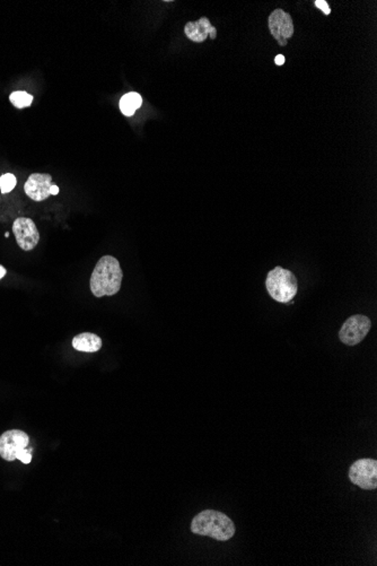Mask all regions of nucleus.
<instances>
[{"instance_id":"nucleus-9","label":"nucleus","mask_w":377,"mask_h":566,"mask_svg":"<svg viewBox=\"0 0 377 566\" xmlns=\"http://www.w3.org/2000/svg\"><path fill=\"white\" fill-rule=\"evenodd\" d=\"M52 177L50 175H42V173H33L29 175L27 181L24 185V190L25 194L29 196L32 201H42L48 199L50 194V188H51Z\"/></svg>"},{"instance_id":"nucleus-2","label":"nucleus","mask_w":377,"mask_h":566,"mask_svg":"<svg viewBox=\"0 0 377 566\" xmlns=\"http://www.w3.org/2000/svg\"><path fill=\"white\" fill-rule=\"evenodd\" d=\"M191 531L199 536H207L216 541H227L235 535V524L232 519L216 510H205L194 517Z\"/></svg>"},{"instance_id":"nucleus-18","label":"nucleus","mask_w":377,"mask_h":566,"mask_svg":"<svg viewBox=\"0 0 377 566\" xmlns=\"http://www.w3.org/2000/svg\"><path fill=\"white\" fill-rule=\"evenodd\" d=\"M59 194V187L58 185H52L51 188H50V194L52 196H55V194Z\"/></svg>"},{"instance_id":"nucleus-5","label":"nucleus","mask_w":377,"mask_h":566,"mask_svg":"<svg viewBox=\"0 0 377 566\" xmlns=\"http://www.w3.org/2000/svg\"><path fill=\"white\" fill-rule=\"evenodd\" d=\"M371 327L369 318L363 314H356L342 324L341 329L339 331V338L347 346H355L367 336Z\"/></svg>"},{"instance_id":"nucleus-6","label":"nucleus","mask_w":377,"mask_h":566,"mask_svg":"<svg viewBox=\"0 0 377 566\" xmlns=\"http://www.w3.org/2000/svg\"><path fill=\"white\" fill-rule=\"evenodd\" d=\"M29 437L21 430H7L0 435V456L6 461L17 459V454L29 447Z\"/></svg>"},{"instance_id":"nucleus-4","label":"nucleus","mask_w":377,"mask_h":566,"mask_svg":"<svg viewBox=\"0 0 377 566\" xmlns=\"http://www.w3.org/2000/svg\"><path fill=\"white\" fill-rule=\"evenodd\" d=\"M349 479L354 485L365 491H373L377 487V461L371 458L359 459L349 468Z\"/></svg>"},{"instance_id":"nucleus-11","label":"nucleus","mask_w":377,"mask_h":566,"mask_svg":"<svg viewBox=\"0 0 377 566\" xmlns=\"http://www.w3.org/2000/svg\"><path fill=\"white\" fill-rule=\"evenodd\" d=\"M73 347L75 350L84 352V353H95L101 350L102 339L95 333H79L74 337Z\"/></svg>"},{"instance_id":"nucleus-17","label":"nucleus","mask_w":377,"mask_h":566,"mask_svg":"<svg viewBox=\"0 0 377 566\" xmlns=\"http://www.w3.org/2000/svg\"><path fill=\"white\" fill-rule=\"evenodd\" d=\"M274 62H276V65L281 66L284 65L285 64V57L283 55H279L276 57L274 59Z\"/></svg>"},{"instance_id":"nucleus-12","label":"nucleus","mask_w":377,"mask_h":566,"mask_svg":"<svg viewBox=\"0 0 377 566\" xmlns=\"http://www.w3.org/2000/svg\"><path fill=\"white\" fill-rule=\"evenodd\" d=\"M142 99L140 94L135 92H130L128 94L123 95L120 100V110L127 117H131L135 114V111L142 107Z\"/></svg>"},{"instance_id":"nucleus-15","label":"nucleus","mask_w":377,"mask_h":566,"mask_svg":"<svg viewBox=\"0 0 377 566\" xmlns=\"http://www.w3.org/2000/svg\"><path fill=\"white\" fill-rule=\"evenodd\" d=\"M17 459L21 460L23 463H31L32 461V454H31V449H23L22 451H20V453L17 454Z\"/></svg>"},{"instance_id":"nucleus-10","label":"nucleus","mask_w":377,"mask_h":566,"mask_svg":"<svg viewBox=\"0 0 377 566\" xmlns=\"http://www.w3.org/2000/svg\"><path fill=\"white\" fill-rule=\"evenodd\" d=\"M184 33L194 42L201 43L208 39L216 38L217 29L210 24L207 17H201L197 22H189L184 27Z\"/></svg>"},{"instance_id":"nucleus-1","label":"nucleus","mask_w":377,"mask_h":566,"mask_svg":"<svg viewBox=\"0 0 377 566\" xmlns=\"http://www.w3.org/2000/svg\"><path fill=\"white\" fill-rule=\"evenodd\" d=\"M122 277V269L118 259L112 256L102 257L90 276V291L96 298L116 295L121 288Z\"/></svg>"},{"instance_id":"nucleus-8","label":"nucleus","mask_w":377,"mask_h":566,"mask_svg":"<svg viewBox=\"0 0 377 566\" xmlns=\"http://www.w3.org/2000/svg\"><path fill=\"white\" fill-rule=\"evenodd\" d=\"M268 24L271 36L277 40L278 44L286 46L294 34V23L289 14L283 10H274L269 16Z\"/></svg>"},{"instance_id":"nucleus-19","label":"nucleus","mask_w":377,"mask_h":566,"mask_svg":"<svg viewBox=\"0 0 377 566\" xmlns=\"http://www.w3.org/2000/svg\"><path fill=\"white\" fill-rule=\"evenodd\" d=\"M6 268H5L3 266L0 265V279H3V277H5V275H6Z\"/></svg>"},{"instance_id":"nucleus-7","label":"nucleus","mask_w":377,"mask_h":566,"mask_svg":"<svg viewBox=\"0 0 377 566\" xmlns=\"http://www.w3.org/2000/svg\"><path fill=\"white\" fill-rule=\"evenodd\" d=\"M13 233L17 244L24 251H31L39 244V230L31 218L20 217L14 220Z\"/></svg>"},{"instance_id":"nucleus-16","label":"nucleus","mask_w":377,"mask_h":566,"mask_svg":"<svg viewBox=\"0 0 377 566\" xmlns=\"http://www.w3.org/2000/svg\"><path fill=\"white\" fill-rule=\"evenodd\" d=\"M315 7L322 10L324 15H330L331 13V8H330L329 3H326V0H316Z\"/></svg>"},{"instance_id":"nucleus-3","label":"nucleus","mask_w":377,"mask_h":566,"mask_svg":"<svg viewBox=\"0 0 377 566\" xmlns=\"http://www.w3.org/2000/svg\"><path fill=\"white\" fill-rule=\"evenodd\" d=\"M265 287L274 301L288 303L296 295L298 282L293 272L278 266L268 274Z\"/></svg>"},{"instance_id":"nucleus-14","label":"nucleus","mask_w":377,"mask_h":566,"mask_svg":"<svg viewBox=\"0 0 377 566\" xmlns=\"http://www.w3.org/2000/svg\"><path fill=\"white\" fill-rule=\"evenodd\" d=\"M17 180L15 175L12 173H6V175L0 177V191L1 194H8L16 187Z\"/></svg>"},{"instance_id":"nucleus-13","label":"nucleus","mask_w":377,"mask_h":566,"mask_svg":"<svg viewBox=\"0 0 377 566\" xmlns=\"http://www.w3.org/2000/svg\"><path fill=\"white\" fill-rule=\"evenodd\" d=\"M10 102L17 109L31 107L33 102V97L27 92L17 91L13 92L10 97Z\"/></svg>"},{"instance_id":"nucleus-20","label":"nucleus","mask_w":377,"mask_h":566,"mask_svg":"<svg viewBox=\"0 0 377 566\" xmlns=\"http://www.w3.org/2000/svg\"><path fill=\"white\" fill-rule=\"evenodd\" d=\"M8 236H10V233H8V232H6V233H5V237H8Z\"/></svg>"}]
</instances>
